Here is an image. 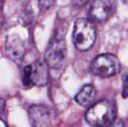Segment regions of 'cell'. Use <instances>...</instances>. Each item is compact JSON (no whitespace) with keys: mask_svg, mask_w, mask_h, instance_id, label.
<instances>
[{"mask_svg":"<svg viewBox=\"0 0 128 127\" xmlns=\"http://www.w3.org/2000/svg\"><path fill=\"white\" fill-rule=\"evenodd\" d=\"M48 68L49 66L46 61L38 60L33 64H32V81L33 85L38 86H44L48 81Z\"/></svg>","mask_w":128,"mask_h":127,"instance_id":"8","label":"cell"},{"mask_svg":"<svg viewBox=\"0 0 128 127\" xmlns=\"http://www.w3.org/2000/svg\"><path fill=\"white\" fill-rule=\"evenodd\" d=\"M123 2H124V3H125L126 5H128V0H123Z\"/></svg>","mask_w":128,"mask_h":127,"instance_id":"17","label":"cell"},{"mask_svg":"<svg viewBox=\"0 0 128 127\" xmlns=\"http://www.w3.org/2000/svg\"><path fill=\"white\" fill-rule=\"evenodd\" d=\"M96 38V31L93 24L87 18H78L73 29V43L80 51L91 49Z\"/></svg>","mask_w":128,"mask_h":127,"instance_id":"2","label":"cell"},{"mask_svg":"<svg viewBox=\"0 0 128 127\" xmlns=\"http://www.w3.org/2000/svg\"><path fill=\"white\" fill-rule=\"evenodd\" d=\"M0 127H7L6 124H5L2 119H0Z\"/></svg>","mask_w":128,"mask_h":127,"instance_id":"16","label":"cell"},{"mask_svg":"<svg viewBox=\"0 0 128 127\" xmlns=\"http://www.w3.org/2000/svg\"><path fill=\"white\" fill-rule=\"evenodd\" d=\"M4 108H5V102L4 99L0 98V114H2L4 111Z\"/></svg>","mask_w":128,"mask_h":127,"instance_id":"15","label":"cell"},{"mask_svg":"<svg viewBox=\"0 0 128 127\" xmlns=\"http://www.w3.org/2000/svg\"><path fill=\"white\" fill-rule=\"evenodd\" d=\"M67 54L64 38L60 35H56L50 42L46 50L44 61L49 67L57 68L63 63Z\"/></svg>","mask_w":128,"mask_h":127,"instance_id":"4","label":"cell"},{"mask_svg":"<svg viewBox=\"0 0 128 127\" xmlns=\"http://www.w3.org/2000/svg\"><path fill=\"white\" fill-rule=\"evenodd\" d=\"M116 119V109L109 100H102L91 107L86 114L88 124L93 127H106Z\"/></svg>","mask_w":128,"mask_h":127,"instance_id":"1","label":"cell"},{"mask_svg":"<svg viewBox=\"0 0 128 127\" xmlns=\"http://www.w3.org/2000/svg\"><path fill=\"white\" fill-rule=\"evenodd\" d=\"M89 0H72V3L77 7L84 6Z\"/></svg>","mask_w":128,"mask_h":127,"instance_id":"14","label":"cell"},{"mask_svg":"<svg viewBox=\"0 0 128 127\" xmlns=\"http://www.w3.org/2000/svg\"><path fill=\"white\" fill-rule=\"evenodd\" d=\"M93 74L103 78H110L120 71V64L117 57L112 54H101L96 57L92 64Z\"/></svg>","mask_w":128,"mask_h":127,"instance_id":"3","label":"cell"},{"mask_svg":"<svg viewBox=\"0 0 128 127\" xmlns=\"http://www.w3.org/2000/svg\"><path fill=\"white\" fill-rule=\"evenodd\" d=\"M122 97L127 98L128 97V74L126 73L123 78V89H122Z\"/></svg>","mask_w":128,"mask_h":127,"instance_id":"12","label":"cell"},{"mask_svg":"<svg viewBox=\"0 0 128 127\" xmlns=\"http://www.w3.org/2000/svg\"><path fill=\"white\" fill-rule=\"evenodd\" d=\"M127 127H128V122H127Z\"/></svg>","mask_w":128,"mask_h":127,"instance_id":"19","label":"cell"},{"mask_svg":"<svg viewBox=\"0 0 128 127\" xmlns=\"http://www.w3.org/2000/svg\"><path fill=\"white\" fill-rule=\"evenodd\" d=\"M106 127H124V124L120 119H115L112 122L110 123V124Z\"/></svg>","mask_w":128,"mask_h":127,"instance_id":"13","label":"cell"},{"mask_svg":"<svg viewBox=\"0 0 128 127\" xmlns=\"http://www.w3.org/2000/svg\"><path fill=\"white\" fill-rule=\"evenodd\" d=\"M95 96H96V91L94 87L92 85H86L79 91L75 99L77 103L82 106H88L93 101Z\"/></svg>","mask_w":128,"mask_h":127,"instance_id":"9","label":"cell"},{"mask_svg":"<svg viewBox=\"0 0 128 127\" xmlns=\"http://www.w3.org/2000/svg\"><path fill=\"white\" fill-rule=\"evenodd\" d=\"M5 51L6 54L12 61L17 64H20L26 52L24 42L18 36H9L5 42Z\"/></svg>","mask_w":128,"mask_h":127,"instance_id":"6","label":"cell"},{"mask_svg":"<svg viewBox=\"0 0 128 127\" xmlns=\"http://www.w3.org/2000/svg\"><path fill=\"white\" fill-rule=\"evenodd\" d=\"M116 9L114 0H94L90 9V17L97 22L108 19Z\"/></svg>","mask_w":128,"mask_h":127,"instance_id":"5","label":"cell"},{"mask_svg":"<svg viewBox=\"0 0 128 127\" xmlns=\"http://www.w3.org/2000/svg\"><path fill=\"white\" fill-rule=\"evenodd\" d=\"M4 0H0V5H2V3H3Z\"/></svg>","mask_w":128,"mask_h":127,"instance_id":"18","label":"cell"},{"mask_svg":"<svg viewBox=\"0 0 128 127\" xmlns=\"http://www.w3.org/2000/svg\"><path fill=\"white\" fill-rule=\"evenodd\" d=\"M23 84L26 87H32L33 85L32 81V64L26 66L24 70V76H23Z\"/></svg>","mask_w":128,"mask_h":127,"instance_id":"10","label":"cell"},{"mask_svg":"<svg viewBox=\"0 0 128 127\" xmlns=\"http://www.w3.org/2000/svg\"><path fill=\"white\" fill-rule=\"evenodd\" d=\"M28 113L33 127H49L51 125V114L46 106L32 105L29 108Z\"/></svg>","mask_w":128,"mask_h":127,"instance_id":"7","label":"cell"},{"mask_svg":"<svg viewBox=\"0 0 128 127\" xmlns=\"http://www.w3.org/2000/svg\"><path fill=\"white\" fill-rule=\"evenodd\" d=\"M55 3V0H38V6L42 10L50 9Z\"/></svg>","mask_w":128,"mask_h":127,"instance_id":"11","label":"cell"}]
</instances>
